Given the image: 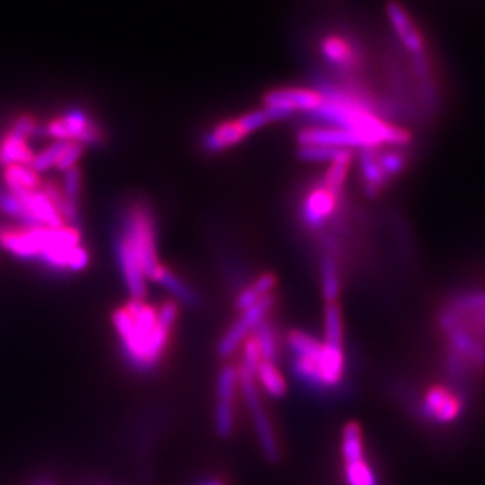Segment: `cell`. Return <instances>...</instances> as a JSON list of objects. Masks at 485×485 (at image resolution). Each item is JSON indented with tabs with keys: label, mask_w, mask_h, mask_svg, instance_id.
I'll use <instances>...</instances> for the list:
<instances>
[{
	"label": "cell",
	"mask_w": 485,
	"mask_h": 485,
	"mask_svg": "<svg viewBox=\"0 0 485 485\" xmlns=\"http://www.w3.org/2000/svg\"><path fill=\"white\" fill-rule=\"evenodd\" d=\"M123 238L127 240L129 248L133 250L137 260L141 263L145 277L156 281V277L160 276L164 267L158 262L153 223L147 210L141 207L131 210L128 221H127V234Z\"/></svg>",
	"instance_id": "obj_1"
},
{
	"label": "cell",
	"mask_w": 485,
	"mask_h": 485,
	"mask_svg": "<svg viewBox=\"0 0 485 485\" xmlns=\"http://www.w3.org/2000/svg\"><path fill=\"white\" fill-rule=\"evenodd\" d=\"M320 51L331 67L336 68L347 81H359L358 76L361 75L367 62L366 47L361 41L345 35H328L322 40Z\"/></svg>",
	"instance_id": "obj_2"
},
{
	"label": "cell",
	"mask_w": 485,
	"mask_h": 485,
	"mask_svg": "<svg viewBox=\"0 0 485 485\" xmlns=\"http://www.w3.org/2000/svg\"><path fill=\"white\" fill-rule=\"evenodd\" d=\"M238 384L242 388L244 402L250 408L263 454L267 456L268 460L275 462L279 457V446H277L276 435L273 431L270 419L263 411L262 400L259 398V391H257L256 383H254V375H251L248 372L238 371Z\"/></svg>",
	"instance_id": "obj_3"
},
{
	"label": "cell",
	"mask_w": 485,
	"mask_h": 485,
	"mask_svg": "<svg viewBox=\"0 0 485 485\" xmlns=\"http://www.w3.org/2000/svg\"><path fill=\"white\" fill-rule=\"evenodd\" d=\"M47 135L55 141L79 142V144H100L103 141V131L88 115L82 111H70L59 119L49 121L46 127Z\"/></svg>",
	"instance_id": "obj_4"
},
{
	"label": "cell",
	"mask_w": 485,
	"mask_h": 485,
	"mask_svg": "<svg viewBox=\"0 0 485 485\" xmlns=\"http://www.w3.org/2000/svg\"><path fill=\"white\" fill-rule=\"evenodd\" d=\"M386 18L391 24L394 40L407 55L421 54L429 49L424 34L408 10L396 0H390L384 7Z\"/></svg>",
	"instance_id": "obj_5"
},
{
	"label": "cell",
	"mask_w": 485,
	"mask_h": 485,
	"mask_svg": "<svg viewBox=\"0 0 485 485\" xmlns=\"http://www.w3.org/2000/svg\"><path fill=\"white\" fill-rule=\"evenodd\" d=\"M51 236V227H24V229H0V248L18 259H40Z\"/></svg>",
	"instance_id": "obj_6"
},
{
	"label": "cell",
	"mask_w": 485,
	"mask_h": 485,
	"mask_svg": "<svg viewBox=\"0 0 485 485\" xmlns=\"http://www.w3.org/2000/svg\"><path fill=\"white\" fill-rule=\"evenodd\" d=\"M324 95L316 88L284 87L271 90L263 96V108L276 109L284 114L292 115L293 112H308L322 104Z\"/></svg>",
	"instance_id": "obj_7"
},
{
	"label": "cell",
	"mask_w": 485,
	"mask_h": 485,
	"mask_svg": "<svg viewBox=\"0 0 485 485\" xmlns=\"http://www.w3.org/2000/svg\"><path fill=\"white\" fill-rule=\"evenodd\" d=\"M273 304H275V297L270 293L250 309L244 310L240 320L224 334L221 342L218 345V353L223 358H229L240 347L242 341L250 336L251 331L256 330L257 325L263 322V318L273 308Z\"/></svg>",
	"instance_id": "obj_8"
},
{
	"label": "cell",
	"mask_w": 485,
	"mask_h": 485,
	"mask_svg": "<svg viewBox=\"0 0 485 485\" xmlns=\"http://www.w3.org/2000/svg\"><path fill=\"white\" fill-rule=\"evenodd\" d=\"M300 147H328V149L351 150L366 149L363 141L350 131L334 127H316L300 131L298 135Z\"/></svg>",
	"instance_id": "obj_9"
},
{
	"label": "cell",
	"mask_w": 485,
	"mask_h": 485,
	"mask_svg": "<svg viewBox=\"0 0 485 485\" xmlns=\"http://www.w3.org/2000/svg\"><path fill=\"white\" fill-rule=\"evenodd\" d=\"M464 408L462 399L456 392L445 386H433L425 392L424 400L421 405V411L425 418L435 423H451L457 418Z\"/></svg>",
	"instance_id": "obj_10"
},
{
	"label": "cell",
	"mask_w": 485,
	"mask_h": 485,
	"mask_svg": "<svg viewBox=\"0 0 485 485\" xmlns=\"http://www.w3.org/2000/svg\"><path fill=\"white\" fill-rule=\"evenodd\" d=\"M115 250H117V259H119L127 289L133 300H142L147 293V285H145V275L142 271L141 263L125 238L117 240Z\"/></svg>",
	"instance_id": "obj_11"
},
{
	"label": "cell",
	"mask_w": 485,
	"mask_h": 485,
	"mask_svg": "<svg viewBox=\"0 0 485 485\" xmlns=\"http://www.w3.org/2000/svg\"><path fill=\"white\" fill-rule=\"evenodd\" d=\"M336 207L337 197L324 186H318L314 191H310L309 196L306 197V201H304V223L312 229H318L334 213Z\"/></svg>",
	"instance_id": "obj_12"
},
{
	"label": "cell",
	"mask_w": 485,
	"mask_h": 485,
	"mask_svg": "<svg viewBox=\"0 0 485 485\" xmlns=\"http://www.w3.org/2000/svg\"><path fill=\"white\" fill-rule=\"evenodd\" d=\"M377 149L378 147L363 149L359 155V169L363 177L364 189L369 196H377L390 183L378 161Z\"/></svg>",
	"instance_id": "obj_13"
},
{
	"label": "cell",
	"mask_w": 485,
	"mask_h": 485,
	"mask_svg": "<svg viewBox=\"0 0 485 485\" xmlns=\"http://www.w3.org/2000/svg\"><path fill=\"white\" fill-rule=\"evenodd\" d=\"M324 344V342H322ZM318 374L324 388L341 383L344 375V351L342 347L322 345V353L318 358Z\"/></svg>",
	"instance_id": "obj_14"
},
{
	"label": "cell",
	"mask_w": 485,
	"mask_h": 485,
	"mask_svg": "<svg viewBox=\"0 0 485 485\" xmlns=\"http://www.w3.org/2000/svg\"><path fill=\"white\" fill-rule=\"evenodd\" d=\"M4 180L7 183L8 191L14 196L28 194L38 191L41 186L40 174H37L30 166H7L4 170Z\"/></svg>",
	"instance_id": "obj_15"
},
{
	"label": "cell",
	"mask_w": 485,
	"mask_h": 485,
	"mask_svg": "<svg viewBox=\"0 0 485 485\" xmlns=\"http://www.w3.org/2000/svg\"><path fill=\"white\" fill-rule=\"evenodd\" d=\"M248 133L242 129L240 121H224L221 125H218L210 135L205 136L203 147L209 152H221L242 142Z\"/></svg>",
	"instance_id": "obj_16"
},
{
	"label": "cell",
	"mask_w": 485,
	"mask_h": 485,
	"mask_svg": "<svg viewBox=\"0 0 485 485\" xmlns=\"http://www.w3.org/2000/svg\"><path fill=\"white\" fill-rule=\"evenodd\" d=\"M35 153L29 147L28 141L18 139L8 133L2 141H0V164L4 168L7 166H32Z\"/></svg>",
	"instance_id": "obj_17"
},
{
	"label": "cell",
	"mask_w": 485,
	"mask_h": 485,
	"mask_svg": "<svg viewBox=\"0 0 485 485\" xmlns=\"http://www.w3.org/2000/svg\"><path fill=\"white\" fill-rule=\"evenodd\" d=\"M351 162H353V152L351 150H342L331 161L330 169L325 174L324 185L322 186L328 189L334 196H341L345 180H347V176H349V170L351 168Z\"/></svg>",
	"instance_id": "obj_18"
},
{
	"label": "cell",
	"mask_w": 485,
	"mask_h": 485,
	"mask_svg": "<svg viewBox=\"0 0 485 485\" xmlns=\"http://www.w3.org/2000/svg\"><path fill=\"white\" fill-rule=\"evenodd\" d=\"M287 342H289L290 350L293 351L295 357L318 363L324 344L318 342L317 339H314L301 331H292L287 337Z\"/></svg>",
	"instance_id": "obj_19"
},
{
	"label": "cell",
	"mask_w": 485,
	"mask_h": 485,
	"mask_svg": "<svg viewBox=\"0 0 485 485\" xmlns=\"http://www.w3.org/2000/svg\"><path fill=\"white\" fill-rule=\"evenodd\" d=\"M257 377L262 384L263 390L270 394L271 398H283L287 392V383L284 380L283 374L277 371L275 363L262 361L257 369Z\"/></svg>",
	"instance_id": "obj_20"
},
{
	"label": "cell",
	"mask_w": 485,
	"mask_h": 485,
	"mask_svg": "<svg viewBox=\"0 0 485 485\" xmlns=\"http://www.w3.org/2000/svg\"><path fill=\"white\" fill-rule=\"evenodd\" d=\"M344 342V328H342V314L337 303L326 304L325 309V345L342 347Z\"/></svg>",
	"instance_id": "obj_21"
},
{
	"label": "cell",
	"mask_w": 485,
	"mask_h": 485,
	"mask_svg": "<svg viewBox=\"0 0 485 485\" xmlns=\"http://www.w3.org/2000/svg\"><path fill=\"white\" fill-rule=\"evenodd\" d=\"M156 283L161 284L164 289H168L174 297L178 298L182 303L189 304V306H196L199 303V298H197L194 290L188 287L186 284L183 283L182 279L169 271L168 268H162L160 276L156 277Z\"/></svg>",
	"instance_id": "obj_22"
},
{
	"label": "cell",
	"mask_w": 485,
	"mask_h": 485,
	"mask_svg": "<svg viewBox=\"0 0 485 485\" xmlns=\"http://www.w3.org/2000/svg\"><path fill=\"white\" fill-rule=\"evenodd\" d=\"M322 292L326 303H336L341 293V277L337 265L331 257H325L322 260Z\"/></svg>",
	"instance_id": "obj_23"
},
{
	"label": "cell",
	"mask_w": 485,
	"mask_h": 485,
	"mask_svg": "<svg viewBox=\"0 0 485 485\" xmlns=\"http://www.w3.org/2000/svg\"><path fill=\"white\" fill-rule=\"evenodd\" d=\"M345 478L349 485H377L371 466L364 457L345 460Z\"/></svg>",
	"instance_id": "obj_24"
},
{
	"label": "cell",
	"mask_w": 485,
	"mask_h": 485,
	"mask_svg": "<svg viewBox=\"0 0 485 485\" xmlns=\"http://www.w3.org/2000/svg\"><path fill=\"white\" fill-rule=\"evenodd\" d=\"M236 384H238V371L234 366H226L218 377V386H216L218 402L234 404Z\"/></svg>",
	"instance_id": "obj_25"
},
{
	"label": "cell",
	"mask_w": 485,
	"mask_h": 485,
	"mask_svg": "<svg viewBox=\"0 0 485 485\" xmlns=\"http://www.w3.org/2000/svg\"><path fill=\"white\" fill-rule=\"evenodd\" d=\"M254 331H256L254 339H256L257 345H259L262 361L275 363L277 355L276 336L271 330L270 325L267 324V322H260Z\"/></svg>",
	"instance_id": "obj_26"
},
{
	"label": "cell",
	"mask_w": 485,
	"mask_h": 485,
	"mask_svg": "<svg viewBox=\"0 0 485 485\" xmlns=\"http://www.w3.org/2000/svg\"><path fill=\"white\" fill-rule=\"evenodd\" d=\"M342 454H344L345 460L364 457L363 437H361V429L357 423H349L344 427Z\"/></svg>",
	"instance_id": "obj_27"
},
{
	"label": "cell",
	"mask_w": 485,
	"mask_h": 485,
	"mask_svg": "<svg viewBox=\"0 0 485 485\" xmlns=\"http://www.w3.org/2000/svg\"><path fill=\"white\" fill-rule=\"evenodd\" d=\"M65 145H67V142L63 141H55L54 144L47 145L46 149L41 150L40 153L34 156V161H32L30 168L34 169L37 174L46 172L47 169H51L57 164Z\"/></svg>",
	"instance_id": "obj_28"
},
{
	"label": "cell",
	"mask_w": 485,
	"mask_h": 485,
	"mask_svg": "<svg viewBox=\"0 0 485 485\" xmlns=\"http://www.w3.org/2000/svg\"><path fill=\"white\" fill-rule=\"evenodd\" d=\"M79 191H81V170L78 168L70 169L65 172L63 178V197L67 201L68 207L78 213V201H79Z\"/></svg>",
	"instance_id": "obj_29"
},
{
	"label": "cell",
	"mask_w": 485,
	"mask_h": 485,
	"mask_svg": "<svg viewBox=\"0 0 485 485\" xmlns=\"http://www.w3.org/2000/svg\"><path fill=\"white\" fill-rule=\"evenodd\" d=\"M215 421L218 435L223 437V439L230 437L232 432H234V425H235L234 404H221V402H218V405H216Z\"/></svg>",
	"instance_id": "obj_30"
},
{
	"label": "cell",
	"mask_w": 485,
	"mask_h": 485,
	"mask_svg": "<svg viewBox=\"0 0 485 485\" xmlns=\"http://www.w3.org/2000/svg\"><path fill=\"white\" fill-rule=\"evenodd\" d=\"M293 371H295L298 377L301 378L306 383L314 384V386H317V388H324V386H322V380H320V374H318V366L316 361L303 359V358H295V361H293Z\"/></svg>",
	"instance_id": "obj_31"
},
{
	"label": "cell",
	"mask_w": 485,
	"mask_h": 485,
	"mask_svg": "<svg viewBox=\"0 0 485 485\" xmlns=\"http://www.w3.org/2000/svg\"><path fill=\"white\" fill-rule=\"evenodd\" d=\"M260 363H262V357H260L256 339L248 337L244 349H242V364L240 369L256 377L257 369H259Z\"/></svg>",
	"instance_id": "obj_32"
},
{
	"label": "cell",
	"mask_w": 485,
	"mask_h": 485,
	"mask_svg": "<svg viewBox=\"0 0 485 485\" xmlns=\"http://www.w3.org/2000/svg\"><path fill=\"white\" fill-rule=\"evenodd\" d=\"M0 211L5 215L13 216L28 226V215H26L24 205L21 202L20 197L14 196L10 191L0 193Z\"/></svg>",
	"instance_id": "obj_33"
},
{
	"label": "cell",
	"mask_w": 485,
	"mask_h": 485,
	"mask_svg": "<svg viewBox=\"0 0 485 485\" xmlns=\"http://www.w3.org/2000/svg\"><path fill=\"white\" fill-rule=\"evenodd\" d=\"M342 150L328 149V147H314V145H308V147H300L298 150V156L304 160V161L310 162H324L333 161Z\"/></svg>",
	"instance_id": "obj_34"
},
{
	"label": "cell",
	"mask_w": 485,
	"mask_h": 485,
	"mask_svg": "<svg viewBox=\"0 0 485 485\" xmlns=\"http://www.w3.org/2000/svg\"><path fill=\"white\" fill-rule=\"evenodd\" d=\"M82 152H84V145L79 142H67L65 149L62 152L59 161L55 164V168L59 170H70V169L76 168V162L79 161Z\"/></svg>",
	"instance_id": "obj_35"
},
{
	"label": "cell",
	"mask_w": 485,
	"mask_h": 485,
	"mask_svg": "<svg viewBox=\"0 0 485 485\" xmlns=\"http://www.w3.org/2000/svg\"><path fill=\"white\" fill-rule=\"evenodd\" d=\"M35 129H37V120H35L32 115L22 114L14 120L13 127L10 129V135L22 139V141H28L30 136L34 135Z\"/></svg>",
	"instance_id": "obj_36"
},
{
	"label": "cell",
	"mask_w": 485,
	"mask_h": 485,
	"mask_svg": "<svg viewBox=\"0 0 485 485\" xmlns=\"http://www.w3.org/2000/svg\"><path fill=\"white\" fill-rule=\"evenodd\" d=\"M177 317H178V308L176 303H164L160 310L156 312V322L161 325L166 330H172V326L176 325Z\"/></svg>",
	"instance_id": "obj_37"
},
{
	"label": "cell",
	"mask_w": 485,
	"mask_h": 485,
	"mask_svg": "<svg viewBox=\"0 0 485 485\" xmlns=\"http://www.w3.org/2000/svg\"><path fill=\"white\" fill-rule=\"evenodd\" d=\"M88 265V254L87 251L81 248V246H76L75 250L70 252L68 256L67 268L73 271H81Z\"/></svg>",
	"instance_id": "obj_38"
},
{
	"label": "cell",
	"mask_w": 485,
	"mask_h": 485,
	"mask_svg": "<svg viewBox=\"0 0 485 485\" xmlns=\"http://www.w3.org/2000/svg\"><path fill=\"white\" fill-rule=\"evenodd\" d=\"M262 298L263 297H260V295L257 293L254 287L251 285V287H248V289L242 290V293H240L238 298H236V308L244 312V310H248L250 308H252L254 304L259 303Z\"/></svg>",
	"instance_id": "obj_39"
},
{
	"label": "cell",
	"mask_w": 485,
	"mask_h": 485,
	"mask_svg": "<svg viewBox=\"0 0 485 485\" xmlns=\"http://www.w3.org/2000/svg\"><path fill=\"white\" fill-rule=\"evenodd\" d=\"M275 285H276V277L273 276V275H262L257 279L256 283L252 284V287L260 297L270 295V292Z\"/></svg>",
	"instance_id": "obj_40"
},
{
	"label": "cell",
	"mask_w": 485,
	"mask_h": 485,
	"mask_svg": "<svg viewBox=\"0 0 485 485\" xmlns=\"http://www.w3.org/2000/svg\"><path fill=\"white\" fill-rule=\"evenodd\" d=\"M197 485H226L221 479L207 478L201 481Z\"/></svg>",
	"instance_id": "obj_41"
}]
</instances>
